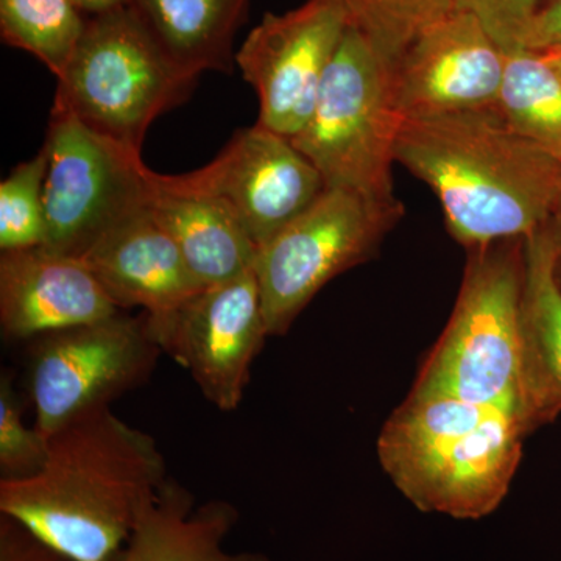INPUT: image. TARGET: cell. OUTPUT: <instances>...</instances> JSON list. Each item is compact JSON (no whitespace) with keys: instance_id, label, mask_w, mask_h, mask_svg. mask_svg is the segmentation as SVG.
Returning a JSON list of instances; mask_svg holds the SVG:
<instances>
[{"instance_id":"obj_21","label":"cell","mask_w":561,"mask_h":561,"mask_svg":"<svg viewBox=\"0 0 561 561\" xmlns=\"http://www.w3.org/2000/svg\"><path fill=\"white\" fill-rule=\"evenodd\" d=\"M88 16L72 0H0V36L60 77L79 46Z\"/></svg>"},{"instance_id":"obj_4","label":"cell","mask_w":561,"mask_h":561,"mask_svg":"<svg viewBox=\"0 0 561 561\" xmlns=\"http://www.w3.org/2000/svg\"><path fill=\"white\" fill-rule=\"evenodd\" d=\"M524 242L513 239L468 250L451 319L413 390L497 405L526 421L522 390Z\"/></svg>"},{"instance_id":"obj_27","label":"cell","mask_w":561,"mask_h":561,"mask_svg":"<svg viewBox=\"0 0 561 561\" xmlns=\"http://www.w3.org/2000/svg\"><path fill=\"white\" fill-rule=\"evenodd\" d=\"M518 47L551 54L561 50V0H546L524 28Z\"/></svg>"},{"instance_id":"obj_18","label":"cell","mask_w":561,"mask_h":561,"mask_svg":"<svg viewBox=\"0 0 561 561\" xmlns=\"http://www.w3.org/2000/svg\"><path fill=\"white\" fill-rule=\"evenodd\" d=\"M238 511L225 501L195 507L191 491L168 479L124 548L110 561H271L257 552H228Z\"/></svg>"},{"instance_id":"obj_3","label":"cell","mask_w":561,"mask_h":561,"mask_svg":"<svg viewBox=\"0 0 561 561\" xmlns=\"http://www.w3.org/2000/svg\"><path fill=\"white\" fill-rule=\"evenodd\" d=\"M529 434L508 409L412 390L383 426L378 454L419 511L479 519L507 496Z\"/></svg>"},{"instance_id":"obj_19","label":"cell","mask_w":561,"mask_h":561,"mask_svg":"<svg viewBox=\"0 0 561 561\" xmlns=\"http://www.w3.org/2000/svg\"><path fill=\"white\" fill-rule=\"evenodd\" d=\"M250 0H127L140 24L179 68L201 77L230 73L236 66V33Z\"/></svg>"},{"instance_id":"obj_11","label":"cell","mask_w":561,"mask_h":561,"mask_svg":"<svg viewBox=\"0 0 561 561\" xmlns=\"http://www.w3.org/2000/svg\"><path fill=\"white\" fill-rule=\"evenodd\" d=\"M348 25L342 0H306L262 18L236 51V66L260 98L257 125L289 139L305 128Z\"/></svg>"},{"instance_id":"obj_6","label":"cell","mask_w":561,"mask_h":561,"mask_svg":"<svg viewBox=\"0 0 561 561\" xmlns=\"http://www.w3.org/2000/svg\"><path fill=\"white\" fill-rule=\"evenodd\" d=\"M401 124L391 98L389 61L350 24L324 73L311 117L291 142L330 190L394 202Z\"/></svg>"},{"instance_id":"obj_28","label":"cell","mask_w":561,"mask_h":561,"mask_svg":"<svg viewBox=\"0 0 561 561\" xmlns=\"http://www.w3.org/2000/svg\"><path fill=\"white\" fill-rule=\"evenodd\" d=\"M545 227L552 243L553 272H556V278L559 280L561 287V187L559 195H557L551 216H549Z\"/></svg>"},{"instance_id":"obj_7","label":"cell","mask_w":561,"mask_h":561,"mask_svg":"<svg viewBox=\"0 0 561 561\" xmlns=\"http://www.w3.org/2000/svg\"><path fill=\"white\" fill-rule=\"evenodd\" d=\"M402 216L400 201H373L327 187L257 251L253 272L268 337L286 334L330 280L370 261Z\"/></svg>"},{"instance_id":"obj_17","label":"cell","mask_w":561,"mask_h":561,"mask_svg":"<svg viewBox=\"0 0 561 561\" xmlns=\"http://www.w3.org/2000/svg\"><path fill=\"white\" fill-rule=\"evenodd\" d=\"M150 213L179 247L194 278L217 286L253 271L257 249L230 208L208 195L173 190L151 173Z\"/></svg>"},{"instance_id":"obj_20","label":"cell","mask_w":561,"mask_h":561,"mask_svg":"<svg viewBox=\"0 0 561 561\" xmlns=\"http://www.w3.org/2000/svg\"><path fill=\"white\" fill-rule=\"evenodd\" d=\"M496 108L512 130L561 160V73L545 54L505 50Z\"/></svg>"},{"instance_id":"obj_29","label":"cell","mask_w":561,"mask_h":561,"mask_svg":"<svg viewBox=\"0 0 561 561\" xmlns=\"http://www.w3.org/2000/svg\"><path fill=\"white\" fill-rule=\"evenodd\" d=\"M77 9L84 14V16H98V14L106 13V11L119 9L124 7L127 0H72Z\"/></svg>"},{"instance_id":"obj_15","label":"cell","mask_w":561,"mask_h":561,"mask_svg":"<svg viewBox=\"0 0 561 561\" xmlns=\"http://www.w3.org/2000/svg\"><path fill=\"white\" fill-rule=\"evenodd\" d=\"M79 261L121 311L142 308L150 323L168 319L206 289L150 208L114 228Z\"/></svg>"},{"instance_id":"obj_2","label":"cell","mask_w":561,"mask_h":561,"mask_svg":"<svg viewBox=\"0 0 561 561\" xmlns=\"http://www.w3.org/2000/svg\"><path fill=\"white\" fill-rule=\"evenodd\" d=\"M394 160L431 187L467 251L529 238L561 187V160L512 130L496 106L402 119Z\"/></svg>"},{"instance_id":"obj_8","label":"cell","mask_w":561,"mask_h":561,"mask_svg":"<svg viewBox=\"0 0 561 561\" xmlns=\"http://www.w3.org/2000/svg\"><path fill=\"white\" fill-rule=\"evenodd\" d=\"M44 249L80 260L114 228L150 208L153 181L142 153L51 111Z\"/></svg>"},{"instance_id":"obj_14","label":"cell","mask_w":561,"mask_h":561,"mask_svg":"<svg viewBox=\"0 0 561 561\" xmlns=\"http://www.w3.org/2000/svg\"><path fill=\"white\" fill-rule=\"evenodd\" d=\"M117 312L102 284L76 257L44 247L2 251L0 327L7 339L33 341Z\"/></svg>"},{"instance_id":"obj_22","label":"cell","mask_w":561,"mask_h":561,"mask_svg":"<svg viewBox=\"0 0 561 561\" xmlns=\"http://www.w3.org/2000/svg\"><path fill=\"white\" fill-rule=\"evenodd\" d=\"M350 24L389 61L421 32L457 9L456 0H342Z\"/></svg>"},{"instance_id":"obj_30","label":"cell","mask_w":561,"mask_h":561,"mask_svg":"<svg viewBox=\"0 0 561 561\" xmlns=\"http://www.w3.org/2000/svg\"><path fill=\"white\" fill-rule=\"evenodd\" d=\"M546 58H548L549 62L559 70L561 73V50L560 51H551V54H545Z\"/></svg>"},{"instance_id":"obj_25","label":"cell","mask_w":561,"mask_h":561,"mask_svg":"<svg viewBox=\"0 0 561 561\" xmlns=\"http://www.w3.org/2000/svg\"><path fill=\"white\" fill-rule=\"evenodd\" d=\"M546 0H456L459 10L476 14L507 50L519 46L527 22Z\"/></svg>"},{"instance_id":"obj_10","label":"cell","mask_w":561,"mask_h":561,"mask_svg":"<svg viewBox=\"0 0 561 561\" xmlns=\"http://www.w3.org/2000/svg\"><path fill=\"white\" fill-rule=\"evenodd\" d=\"M160 176L173 190L208 195L227 205L257 251L327 190L316 165L291 139L257 124L236 131L220 153L197 171Z\"/></svg>"},{"instance_id":"obj_16","label":"cell","mask_w":561,"mask_h":561,"mask_svg":"<svg viewBox=\"0 0 561 561\" xmlns=\"http://www.w3.org/2000/svg\"><path fill=\"white\" fill-rule=\"evenodd\" d=\"M522 390L530 432L561 413V287L546 227L524 242Z\"/></svg>"},{"instance_id":"obj_26","label":"cell","mask_w":561,"mask_h":561,"mask_svg":"<svg viewBox=\"0 0 561 561\" xmlns=\"http://www.w3.org/2000/svg\"><path fill=\"white\" fill-rule=\"evenodd\" d=\"M0 561H68L31 530L0 515Z\"/></svg>"},{"instance_id":"obj_12","label":"cell","mask_w":561,"mask_h":561,"mask_svg":"<svg viewBox=\"0 0 561 561\" xmlns=\"http://www.w3.org/2000/svg\"><path fill=\"white\" fill-rule=\"evenodd\" d=\"M149 327L162 353L190 371L206 400L221 412L239 408L251 364L268 337L253 271L206 287Z\"/></svg>"},{"instance_id":"obj_1","label":"cell","mask_w":561,"mask_h":561,"mask_svg":"<svg viewBox=\"0 0 561 561\" xmlns=\"http://www.w3.org/2000/svg\"><path fill=\"white\" fill-rule=\"evenodd\" d=\"M43 468L0 479V515L68 561H110L168 481L157 442L99 409L51 434Z\"/></svg>"},{"instance_id":"obj_13","label":"cell","mask_w":561,"mask_h":561,"mask_svg":"<svg viewBox=\"0 0 561 561\" xmlns=\"http://www.w3.org/2000/svg\"><path fill=\"white\" fill-rule=\"evenodd\" d=\"M504 69L501 44L476 14L456 9L391 62V98L402 119L494 108Z\"/></svg>"},{"instance_id":"obj_5","label":"cell","mask_w":561,"mask_h":561,"mask_svg":"<svg viewBox=\"0 0 561 561\" xmlns=\"http://www.w3.org/2000/svg\"><path fill=\"white\" fill-rule=\"evenodd\" d=\"M198 77L179 68L127 5L88 18L65 72L55 113L142 153L150 125L186 102Z\"/></svg>"},{"instance_id":"obj_24","label":"cell","mask_w":561,"mask_h":561,"mask_svg":"<svg viewBox=\"0 0 561 561\" xmlns=\"http://www.w3.org/2000/svg\"><path fill=\"white\" fill-rule=\"evenodd\" d=\"M49 442L28 427L11 376H0V479L31 478L43 468Z\"/></svg>"},{"instance_id":"obj_9","label":"cell","mask_w":561,"mask_h":561,"mask_svg":"<svg viewBox=\"0 0 561 561\" xmlns=\"http://www.w3.org/2000/svg\"><path fill=\"white\" fill-rule=\"evenodd\" d=\"M161 354L146 313L121 311L33 339L28 397L36 430L49 438L80 416L111 408L147 381Z\"/></svg>"},{"instance_id":"obj_23","label":"cell","mask_w":561,"mask_h":561,"mask_svg":"<svg viewBox=\"0 0 561 561\" xmlns=\"http://www.w3.org/2000/svg\"><path fill=\"white\" fill-rule=\"evenodd\" d=\"M46 149L22 162L0 183V251L43 247L46 239Z\"/></svg>"}]
</instances>
